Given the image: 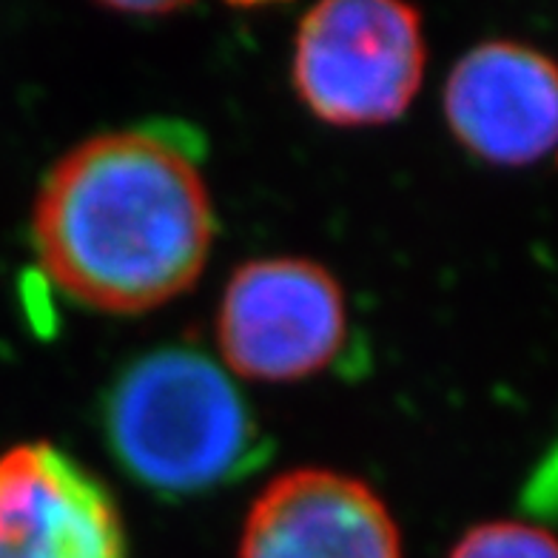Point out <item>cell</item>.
Returning a JSON list of instances; mask_svg holds the SVG:
<instances>
[{
  "instance_id": "obj_6",
  "label": "cell",
  "mask_w": 558,
  "mask_h": 558,
  "mask_svg": "<svg viewBox=\"0 0 558 558\" xmlns=\"http://www.w3.org/2000/svg\"><path fill=\"white\" fill-rule=\"evenodd\" d=\"M0 558H129L109 487L52 441L0 453Z\"/></svg>"
},
{
  "instance_id": "obj_7",
  "label": "cell",
  "mask_w": 558,
  "mask_h": 558,
  "mask_svg": "<svg viewBox=\"0 0 558 558\" xmlns=\"http://www.w3.org/2000/svg\"><path fill=\"white\" fill-rule=\"evenodd\" d=\"M236 558H404V542L397 515L367 482L294 468L259 487Z\"/></svg>"
},
{
  "instance_id": "obj_4",
  "label": "cell",
  "mask_w": 558,
  "mask_h": 558,
  "mask_svg": "<svg viewBox=\"0 0 558 558\" xmlns=\"http://www.w3.org/2000/svg\"><path fill=\"white\" fill-rule=\"evenodd\" d=\"M214 345L217 360L240 383L314 379L345 360L351 345L345 288L316 259H248L222 286Z\"/></svg>"
},
{
  "instance_id": "obj_1",
  "label": "cell",
  "mask_w": 558,
  "mask_h": 558,
  "mask_svg": "<svg viewBox=\"0 0 558 558\" xmlns=\"http://www.w3.org/2000/svg\"><path fill=\"white\" fill-rule=\"evenodd\" d=\"M206 146L192 125L146 120L92 134L35 194L46 279L95 314L137 316L197 286L217 236Z\"/></svg>"
},
{
  "instance_id": "obj_2",
  "label": "cell",
  "mask_w": 558,
  "mask_h": 558,
  "mask_svg": "<svg viewBox=\"0 0 558 558\" xmlns=\"http://www.w3.org/2000/svg\"><path fill=\"white\" fill-rule=\"evenodd\" d=\"M100 425L125 476L162 499L234 485L271 450L243 383L194 345H157L125 362L106 388Z\"/></svg>"
},
{
  "instance_id": "obj_8",
  "label": "cell",
  "mask_w": 558,
  "mask_h": 558,
  "mask_svg": "<svg viewBox=\"0 0 558 558\" xmlns=\"http://www.w3.org/2000/svg\"><path fill=\"white\" fill-rule=\"evenodd\" d=\"M445 558H558V536L527 519H490L464 530Z\"/></svg>"
},
{
  "instance_id": "obj_3",
  "label": "cell",
  "mask_w": 558,
  "mask_h": 558,
  "mask_svg": "<svg viewBox=\"0 0 558 558\" xmlns=\"http://www.w3.org/2000/svg\"><path fill=\"white\" fill-rule=\"evenodd\" d=\"M288 72L296 100L319 123H397L425 83V21L399 0H323L296 23Z\"/></svg>"
},
{
  "instance_id": "obj_5",
  "label": "cell",
  "mask_w": 558,
  "mask_h": 558,
  "mask_svg": "<svg viewBox=\"0 0 558 558\" xmlns=\"http://www.w3.org/2000/svg\"><path fill=\"white\" fill-rule=\"evenodd\" d=\"M441 114L471 157L522 169L558 155V60L510 37L482 40L450 66Z\"/></svg>"
}]
</instances>
